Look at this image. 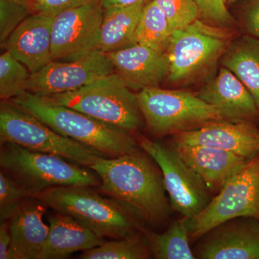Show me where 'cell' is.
Returning <instances> with one entry per match:
<instances>
[{
	"label": "cell",
	"mask_w": 259,
	"mask_h": 259,
	"mask_svg": "<svg viewBox=\"0 0 259 259\" xmlns=\"http://www.w3.org/2000/svg\"><path fill=\"white\" fill-rule=\"evenodd\" d=\"M89 168L100 180V190L151 225L169 212L163 177L144 154L100 156Z\"/></svg>",
	"instance_id": "1"
},
{
	"label": "cell",
	"mask_w": 259,
	"mask_h": 259,
	"mask_svg": "<svg viewBox=\"0 0 259 259\" xmlns=\"http://www.w3.org/2000/svg\"><path fill=\"white\" fill-rule=\"evenodd\" d=\"M10 101L35 116L56 132L105 156L116 157L139 151L128 131L78 110L49 103L30 93Z\"/></svg>",
	"instance_id": "2"
},
{
	"label": "cell",
	"mask_w": 259,
	"mask_h": 259,
	"mask_svg": "<svg viewBox=\"0 0 259 259\" xmlns=\"http://www.w3.org/2000/svg\"><path fill=\"white\" fill-rule=\"evenodd\" d=\"M90 187H54L34 197L56 212L71 216L102 238L117 239L136 233L132 212L120 202L102 197Z\"/></svg>",
	"instance_id": "3"
},
{
	"label": "cell",
	"mask_w": 259,
	"mask_h": 259,
	"mask_svg": "<svg viewBox=\"0 0 259 259\" xmlns=\"http://www.w3.org/2000/svg\"><path fill=\"white\" fill-rule=\"evenodd\" d=\"M2 170L23 187L31 197L62 186H100L93 173L66 158L39 152L13 143L1 144Z\"/></svg>",
	"instance_id": "4"
},
{
	"label": "cell",
	"mask_w": 259,
	"mask_h": 259,
	"mask_svg": "<svg viewBox=\"0 0 259 259\" xmlns=\"http://www.w3.org/2000/svg\"><path fill=\"white\" fill-rule=\"evenodd\" d=\"M40 97L49 103L74 109L130 133L141 129L145 122L136 94L116 72L75 91Z\"/></svg>",
	"instance_id": "5"
},
{
	"label": "cell",
	"mask_w": 259,
	"mask_h": 259,
	"mask_svg": "<svg viewBox=\"0 0 259 259\" xmlns=\"http://www.w3.org/2000/svg\"><path fill=\"white\" fill-rule=\"evenodd\" d=\"M226 29L197 20L172 32L166 50L169 60L167 81L185 85L205 76L229 45Z\"/></svg>",
	"instance_id": "6"
},
{
	"label": "cell",
	"mask_w": 259,
	"mask_h": 259,
	"mask_svg": "<svg viewBox=\"0 0 259 259\" xmlns=\"http://www.w3.org/2000/svg\"><path fill=\"white\" fill-rule=\"evenodd\" d=\"M136 96L145 122L155 136L175 135L225 120L217 109L185 90L145 88Z\"/></svg>",
	"instance_id": "7"
},
{
	"label": "cell",
	"mask_w": 259,
	"mask_h": 259,
	"mask_svg": "<svg viewBox=\"0 0 259 259\" xmlns=\"http://www.w3.org/2000/svg\"><path fill=\"white\" fill-rule=\"evenodd\" d=\"M10 142L90 167L105 155L65 137L12 101L0 105V143Z\"/></svg>",
	"instance_id": "8"
},
{
	"label": "cell",
	"mask_w": 259,
	"mask_h": 259,
	"mask_svg": "<svg viewBox=\"0 0 259 259\" xmlns=\"http://www.w3.org/2000/svg\"><path fill=\"white\" fill-rule=\"evenodd\" d=\"M239 217L259 219V153L231 175L201 212L187 218L190 238L198 240L218 225Z\"/></svg>",
	"instance_id": "9"
},
{
	"label": "cell",
	"mask_w": 259,
	"mask_h": 259,
	"mask_svg": "<svg viewBox=\"0 0 259 259\" xmlns=\"http://www.w3.org/2000/svg\"><path fill=\"white\" fill-rule=\"evenodd\" d=\"M140 146L161 169L172 208L191 218L209 203V190L171 146L143 138Z\"/></svg>",
	"instance_id": "10"
},
{
	"label": "cell",
	"mask_w": 259,
	"mask_h": 259,
	"mask_svg": "<svg viewBox=\"0 0 259 259\" xmlns=\"http://www.w3.org/2000/svg\"><path fill=\"white\" fill-rule=\"evenodd\" d=\"M101 1L55 15L51 34V59L74 61L97 50L103 20Z\"/></svg>",
	"instance_id": "11"
},
{
	"label": "cell",
	"mask_w": 259,
	"mask_h": 259,
	"mask_svg": "<svg viewBox=\"0 0 259 259\" xmlns=\"http://www.w3.org/2000/svg\"><path fill=\"white\" fill-rule=\"evenodd\" d=\"M115 72L106 54L97 49L79 60L51 61L31 74L28 93L40 97L69 93Z\"/></svg>",
	"instance_id": "12"
},
{
	"label": "cell",
	"mask_w": 259,
	"mask_h": 259,
	"mask_svg": "<svg viewBox=\"0 0 259 259\" xmlns=\"http://www.w3.org/2000/svg\"><path fill=\"white\" fill-rule=\"evenodd\" d=\"M193 252L199 259H259V219L225 221L200 237Z\"/></svg>",
	"instance_id": "13"
},
{
	"label": "cell",
	"mask_w": 259,
	"mask_h": 259,
	"mask_svg": "<svg viewBox=\"0 0 259 259\" xmlns=\"http://www.w3.org/2000/svg\"><path fill=\"white\" fill-rule=\"evenodd\" d=\"M174 136L173 141L218 148L246 159L259 153V127L249 121H214Z\"/></svg>",
	"instance_id": "14"
},
{
	"label": "cell",
	"mask_w": 259,
	"mask_h": 259,
	"mask_svg": "<svg viewBox=\"0 0 259 259\" xmlns=\"http://www.w3.org/2000/svg\"><path fill=\"white\" fill-rule=\"evenodd\" d=\"M105 54L115 72L133 91L158 88L168 76L169 60L166 52L134 44Z\"/></svg>",
	"instance_id": "15"
},
{
	"label": "cell",
	"mask_w": 259,
	"mask_h": 259,
	"mask_svg": "<svg viewBox=\"0 0 259 259\" xmlns=\"http://www.w3.org/2000/svg\"><path fill=\"white\" fill-rule=\"evenodd\" d=\"M197 95L217 109L225 120H259V110L251 94L236 75L223 66Z\"/></svg>",
	"instance_id": "16"
},
{
	"label": "cell",
	"mask_w": 259,
	"mask_h": 259,
	"mask_svg": "<svg viewBox=\"0 0 259 259\" xmlns=\"http://www.w3.org/2000/svg\"><path fill=\"white\" fill-rule=\"evenodd\" d=\"M54 17L32 13L11 34L3 48L25 65L31 74L52 61L51 34Z\"/></svg>",
	"instance_id": "17"
},
{
	"label": "cell",
	"mask_w": 259,
	"mask_h": 259,
	"mask_svg": "<svg viewBox=\"0 0 259 259\" xmlns=\"http://www.w3.org/2000/svg\"><path fill=\"white\" fill-rule=\"evenodd\" d=\"M172 147L207 190L216 192L232 175L249 159L209 146L188 145L173 141Z\"/></svg>",
	"instance_id": "18"
},
{
	"label": "cell",
	"mask_w": 259,
	"mask_h": 259,
	"mask_svg": "<svg viewBox=\"0 0 259 259\" xmlns=\"http://www.w3.org/2000/svg\"><path fill=\"white\" fill-rule=\"evenodd\" d=\"M45 206L38 199L25 201L10 218V259H37L49 233L42 220Z\"/></svg>",
	"instance_id": "19"
},
{
	"label": "cell",
	"mask_w": 259,
	"mask_h": 259,
	"mask_svg": "<svg viewBox=\"0 0 259 259\" xmlns=\"http://www.w3.org/2000/svg\"><path fill=\"white\" fill-rule=\"evenodd\" d=\"M49 233L37 259H63L102 244L104 238L68 214L49 218Z\"/></svg>",
	"instance_id": "20"
},
{
	"label": "cell",
	"mask_w": 259,
	"mask_h": 259,
	"mask_svg": "<svg viewBox=\"0 0 259 259\" xmlns=\"http://www.w3.org/2000/svg\"><path fill=\"white\" fill-rule=\"evenodd\" d=\"M147 2L146 0L127 6L104 8L97 49L103 54H107L134 44L135 32Z\"/></svg>",
	"instance_id": "21"
},
{
	"label": "cell",
	"mask_w": 259,
	"mask_h": 259,
	"mask_svg": "<svg viewBox=\"0 0 259 259\" xmlns=\"http://www.w3.org/2000/svg\"><path fill=\"white\" fill-rule=\"evenodd\" d=\"M251 94L259 110V40L243 35L230 42L221 59Z\"/></svg>",
	"instance_id": "22"
},
{
	"label": "cell",
	"mask_w": 259,
	"mask_h": 259,
	"mask_svg": "<svg viewBox=\"0 0 259 259\" xmlns=\"http://www.w3.org/2000/svg\"><path fill=\"white\" fill-rule=\"evenodd\" d=\"M146 235L155 258H196L190 247L187 218L175 221L163 233L151 232Z\"/></svg>",
	"instance_id": "23"
},
{
	"label": "cell",
	"mask_w": 259,
	"mask_h": 259,
	"mask_svg": "<svg viewBox=\"0 0 259 259\" xmlns=\"http://www.w3.org/2000/svg\"><path fill=\"white\" fill-rule=\"evenodd\" d=\"M171 33L166 15L154 0H148L135 32L134 44L166 52Z\"/></svg>",
	"instance_id": "24"
},
{
	"label": "cell",
	"mask_w": 259,
	"mask_h": 259,
	"mask_svg": "<svg viewBox=\"0 0 259 259\" xmlns=\"http://www.w3.org/2000/svg\"><path fill=\"white\" fill-rule=\"evenodd\" d=\"M147 238L134 233L125 238L104 242L102 244L84 250L81 259H146L151 256Z\"/></svg>",
	"instance_id": "25"
},
{
	"label": "cell",
	"mask_w": 259,
	"mask_h": 259,
	"mask_svg": "<svg viewBox=\"0 0 259 259\" xmlns=\"http://www.w3.org/2000/svg\"><path fill=\"white\" fill-rule=\"evenodd\" d=\"M31 73L25 65L4 50L0 56V98L10 101L28 93Z\"/></svg>",
	"instance_id": "26"
},
{
	"label": "cell",
	"mask_w": 259,
	"mask_h": 259,
	"mask_svg": "<svg viewBox=\"0 0 259 259\" xmlns=\"http://www.w3.org/2000/svg\"><path fill=\"white\" fill-rule=\"evenodd\" d=\"M32 13L29 0H0V45L2 49L11 34Z\"/></svg>",
	"instance_id": "27"
},
{
	"label": "cell",
	"mask_w": 259,
	"mask_h": 259,
	"mask_svg": "<svg viewBox=\"0 0 259 259\" xmlns=\"http://www.w3.org/2000/svg\"><path fill=\"white\" fill-rule=\"evenodd\" d=\"M166 15L171 31L185 28L199 19L195 0H154Z\"/></svg>",
	"instance_id": "28"
},
{
	"label": "cell",
	"mask_w": 259,
	"mask_h": 259,
	"mask_svg": "<svg viewBox=\"0 0 259 259\" xmlns=\"http://www.w3.org/2000/svg\"><path fill=\"white\" fill-rule=\"evenodd\" d=\"M31 197L23 187L5 173L0 171V221H9L17 209L25 202V199Z\"/></svg>",
	"instance_id": "29"
},
{
	"label": "cell",
	"mask_w": 259,
	"mask_h": 259,
	"mask_svg": "<svg viewBox=\"0 0 259 259\" xmlns=\"http://www.w3.org/2000/svg\"><path fill=\"white\" fill-rule=\"evenodd\" d=\"M201 18L224 29L231 28L234 20L227 9L225 0H195Z\"/></svg>",
	"instance_id": "30"
},
{
	"label": "cell",
	"mask_w": 259,
	"mask_h": 259,
	"mask_svg": "<svg viewBox=\"0 0 259 259\" xmlns=\"http://www.w3.org/2000/svg\"><path fill=\"white\" fill-rule=\"evenodd\" d=\"M100 1L101 0H30V3L33 13L56 15L66 10Z\"/></svg>",
	"instance_id": "31"
},
{
	"label": "cell",
	"mask_w": 259,
	"mask_h": 259,
	"mask_svg": "<svg viewBox=\"0 0 259 259\" xmlns=\"http://www.w3.org/2000/svg\"><path fill=\"white\" fill-rule=\"evenodd\" d=\"M242 23L248 35L259 40V0H250L246 5L242 15Z\"/></svg>",
	"instance_id": "32"
},
{
	"label": "cell",
	"mask_w": 259,
	"mask_h": 259,
	"mask_svg": "<svg viewBox=\"0 0 259 259\" xmlns=\"http://www.w3.org/2000/svg\"><path fill=\"white\" fill-rule=\"evenodd\" d=\"M11 243L9 221H5L0 226V258L10 259Z\"/></svg>",
	"instance_id": "33"
},
{
	"label": "cell",
	"mask_w": 259,
	"mask_h": 259,
	"mask_svg": "<svg viewBox=\"0 0 259 259\" xmlns=\"http://www.w3.org/2000/svg\"><path fill=\"white\" fill-rule=\"evenodd\" d=\"M144 1L146 0H101V3L104 8H105L108 7L127 6Z\"/></svg>",
	"instance_id": "34"
},
{
	"label": "cell",
	"mask_w": 259,
	"mask_h": 259,
	"mask_svg": "<svg viewBox=\"0 0 259 259\" xmlns=\"http://www.w3.org/2000/svg\"><path fill=\"white\" fill-rule=\"evenodd\" d=\"M237 1H238V0H225V2H227V3H234Z\"/></svg>",
	"instance_id": "35"
},
{
	"label": "cell",
	"mask_w": 259,
	"mask_h": 259,
	"mask_svg": "<svg viewBox=\"0 0 259 259\" xmlns=\"http://www.w3.org/2000/svg\"><path fill=\"white\" fill-rule=\"evenodd\" d=\"M29 1H30V0H29Z\"/></svg>",
	"instance_id": "36"
}]
</instances>
